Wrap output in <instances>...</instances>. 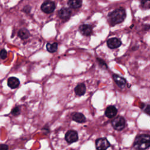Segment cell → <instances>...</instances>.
Instances as JSON below:
<instances>
[{"label": "cell", "mask_w": 150, "mask_h": 150, "mask_svg": "<svg viewBox=\"0 0 150 150\" xmlns=\"http://www.w3.org/2000/svg\"><path fill=\"white\" fill-rule=\"evenodd\" d=\"M134 146L138 150H144L150 147V135L141 134L137 136L134 140Z\"/></svg>", "instance_id": "6da1fadb"}, {"label": "cell", "mask_w": 150, "mask_h": 150, "mask_svg": "<svg viewBox=\"0 0 150 150\" xmlns=\"http://www.w3.org/2000/svg\"><path fill=\"white\" fill-rule=\"evenodd\" d=\"M125 11L121 8L116 9L108 15V17L112 25H115L122 22L125 19Z\"/></svg>", "instance_id": "7a4b0ae2"}, {"label": "cell", "mask_w": 150, "mask_h": 150, "mask_svg": "<svg viewBox=\"0 0 150 150\" xmlns=\"http://www.w3.org/2000/svg\"><path fill=\"white\" fill-rule=\"evenodd\" d=\"M111 124L113 128L118 131L122 130L125 125V119L121 116H118L115 118L111 122Z\"/></svg>", "instance_id": "3957f363"}, {"label": "cell", "mask_w": 150, "mask_h": 150, "mask_svg": "<svg viewBox=\"0 0 150 150\" xmlns=\"http://www.w3.org/2000/svg\"><path fill=\"white\" fill-rule=\"evenodd\" d=\"M110 146V144L105 138H98L96 141V148L97 150H105Z\"/></svg>", "instance_id": "277c9868"}, {"label": "cell", "mask_w": 150, "mask_h": 150, "mask_svg": "<svg viewBox=\"0 0 150 150\" xmlns=\"http://www.w3.org/2000/svg\"><path fill=\"white\" fill-rule=\"evenodd\" d=\"M55 9V4L51 1H46L41 5V9L46 13H50L54 11Z\"/></svg>", "instance_id": "5b68a950"}, {"label": "cell", "mask_w": 150, "mask_h": 150, "mask_svg": "<svg viewBox=\"0 0 150 150\" xmlns=\"http://www.w3.org/2000/svg\"><path fill=\"white\" fill-rule=\"evenodd\" d=\"M65 139L67 142L69 144L77 141L79 136L77 131L74 130H69L65 134Z\"/></svg>", "instance_id": "8992f818"}, {"label": "cell", "mask_w": 150, "mask_h": 150, "mask_svg": "<svg viewBox=\"0 0 150 150\" xmlns=\"http://www.w3.org/2000/svg\"><path fill=\"white\" fill-rule=\"evenodd\" d=\"M58 15L61 19L66 21L70 18L71 15V11L67 8H63L59 11Z\"/></svg>", "instance_id": "52a82bcc"}, {"label": "cell", "mask_w": 150, "mask_h": 150, "mask_svg": "<svg viewBox=\"0 0 150 150\" xmlns=\"http://www.w3.org/2000/svg\"><path fill=\"white\" fill-rule=\"evenodd\" d=\"M107 46L110 49H115L120 47L121 45V42L116 38H113L107 40Z\"/></svg>", "instance_id": "ba28073f"}, {"label": "cell", "mask_w": 150, "mask_h": 150, "mask_svg": "<svg viewBox=\"0 0 150 150\" xmlns=\"http://www.w3.org/2000/svg\"><path fill=\"white\" fill-rule=\"evenodd\" d=\"M80 32L85 36H89L92 33V26L90 25L84 24L79 27Z\"/></svg>", "instance_id": "9c48e42d"}, {"label": "cell", "mask_w": 150, "mask_h": 150, "mask_svg": "<svg viewBox=\"0 0 150 150\" xmlns=\"http://www.w3.org/2000/svg\"><path fill=\"white\" fill-rule=\"evenodd\" d=\"M72 120L79 123H83L86 121V119L85 116L81 112H74L71 115Z\"/></svg>", "instance_id": "30bf717a"}, {"label": "cell", "mask_w": 150, "mask_h": 150, "mask_svg": "<svg viewBox=\"0 0 150 150\" xmlns=\"http://www.w3.org/2000/svg\"><path fill=\"white\" fill-rule=\"evenodd\" d=\"M117 110L114 105H110L107 107L105 111V115L108 118H112L115 117L117 114Z\"/></svg>", "instance_id": "8fae6325"}, {"label": "cell", "mask_w": 150, "mask_h": 150, "mask_svg": "<svg viewBox=\"0 0 150 150\" xmlns=\"http://www.w3.org/2000/svg\"><path fill=\"white\" fill-rule=\"evenodd\" d=\"M86 91V87L84 83H80L76 86L74 88V91L76 95L79 96H83L85 94Z\"/></svg>", "instance_id": "7c38bea8"}, {"label": "cell", "mask_w": 150, "mask_h": 150, "mask_svg": "<svg viewBox=\"0 0 150 150\" xmlns=\"http://www.w3.org/2000/svg\"><path fill=\"white\" fill-rule=\"evenodd\" d=\"M8 86L11 88H16L18 87L19 85V80L18 79L15 77H9L8 80Z\"/></svg>", "instance_id": "4fadbf2b"}, {"label": "cell", "mask_w": 150, "mask_h": 150, "mask_svg": "<svg viewBox=\"0 0 150 150\" xmlns=\"http://www.w3.org/2000/svg\"><path fill=\"white\" fill-rule=\"evenodd\" d=\"M112 78L116 84L121 88L124 87L126 84V80L117 74H113Z\"/></svg>", "instance_id": "5bb4252c"}, {"label": "cell", "mask_w": 150, "mask_h": 150, "mask_svg": "<svg viewBox=\"0 0 150 150\" xmlns=\"http://www.w3.org/2000/svg\"><path fill=\"white\" fill-rule=\"evenodd\" d=\"M67 4L71 8H79L82 5V0H69Z\"/></svg>", "instance_id": "9a60e30c"}, {"label": "cell", "mask_w": 150, "mask_h": 150, "mask_svg": "<svg viewBox=\"0 0 150 150\" xmlns=\"http://www.w3.org/2000/svg\"><path fill=\"white\" fill-rule=\"evenodd\" d=\"M18 36L22 40L28 39L30 36L29 32L25 28H22L20 29L18 33Z\"/></svg>", "instance_id": "2e32d148"}, {"label": "cell", "mask_w": 150, "mask_h": 150, "mask_svg": "<svg viewBox=\"0 0 150 150\" xmlns=\"http://www.w3.org/2000/svg\"><path fill=\"white\" fill-rule=\"evenodd\" d=\"M46 49L48 52H49L50 53H54L57 49V43H48L46 45Z\"/></svg>", "instance_id": "e0dca14e"}, {"label": "cell", "mask_w": 150, "mask_h": 150, "mask_svg": "<svg viewBox=\"0 0 150 150\" xmlns=\"http://www.w3.org/2000/svg\"><path fill=\"white\" fill-rule=\"evenodd\" d=\"M141 5L144 9H150V0H141Z\"/></svg>", "instance_id": "ac0fdd59"}, {"label": "cell", "mask_w": 150, "mask_h": 150, "mask_svg": "<svg viewBox=\"0 0 150 150\" xmlns=\"http://www.w3.org/2000/svg\"><path fill=\"white\" fill-rule=\"evenodd\" d=\"M20 109L18 107H14L11 111V114L14 116H18L20 114Z\"/></svg>", "instance_id": "d6986e66"}, {"label": "cell", "mask_w": 150, "mask_h": 150, "mask_svg": "<svg viewBox=\"0 0 150 150\" xmlns=\"http://www.w3.org/2000/svg\"><path fill=\"white\" fill-rule=\"evenodd\" d=\"M7 52L5 49H2L0 52V57L2 59H5L6 57Z\"/></svg>", "instance_id": "ffe728a7"}, {"label": "cell", "mask_w": 150, "mask_h": 150, "mask_svg": "<svg viewBox=\"0 0 150 150\" xmlns=\"http://www.w3.org/2000/svg\"><path fill=\"white\" fill-rule=\"evenodd\" d=\"M0 150H8V146L6 144H0Z\"/></svg>", "instance_id": "44dd1931"}, {"label": "cell", "mask_w": 150, "mask_h": 150, "mask_svg": "<svg viewBox=\"0 0 150 150\" xmlns=\"http://www.w3.org/2000/svg\"><path fill=\"white\" fill-rule=\"evenodd\" d=\"M144 111L145 112V113H146L147 114L150 115V105H147L145 107Z\"/></svg>", "instance_id": "7402d4cb"}]
</instances>
